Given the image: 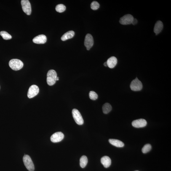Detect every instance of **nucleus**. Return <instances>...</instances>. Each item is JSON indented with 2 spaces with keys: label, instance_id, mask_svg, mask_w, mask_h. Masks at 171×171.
Returning a JSON list of instances; mask_svg holds the SVG:
<instances>
[{
  "label": "nucleus",
  "instance_id": "b1692460",
  "mask_svg": "<svg viewBox=\"0 0 171 171\" xmlns=\"http://www.w3.org/2000/svg\"><path fill=\"white\" fill-rule=\"evenodd\" d=\"M100 7V4L97 1L93 2L91 4V7L92 10H96Z\"/></svg>",
  "mask_w": 171,
  "mask_h": 171
},
{
  "label": "nucleus",
  "instance_id": "1a4fd4ad",
  "mask_svg": "<svg viewBox=\"0 0 171 171\" xmlns=\"http://www.w3.org/2000/svg\"><path fill=\"white\" fill-rule=\"evenodd\" d=\"M94 44V40L92 36L90 34L86 35L84 41V45L89 50L91 48Z\"/></svg>",
  "mask_w": 171,
  "mask_h": 171
},
{
  "label": "nucleus",
  "instance_id": "f8f14e48",
  "mask_svg": "<svg viewBox=\"0 0 171 171\" xmlns=\"http://www.w3.org/2000/svg\"><path fill=\"white\" fill-rule=\"evenodd\" d=\"M47 38L45 35H40L35 37L33 39V42L38 44H44L47 41Z\"/></svg>",
  "mask_w": 171,
  "mask_h": 171
},
{
  "label": "nucleus",
  "instance_id": "f257e3e1",
  "mask_svg": "<svg viewBox=\"0 0 171 171\" xmlns=\"http://www.w3.org/2000/svg\"><path fill=\"white\" fill-rule=\"evenodd\" d=\"M57 74L55 70H49L47 73V82L49 86H52L56 82Z\"/></svg>",
  "mask_w": 171,
  "mask_h": 171
},
{
  "label": "nucleus",
  "instance_id": "4be33fe9",
  "mask_svg": "<svg viewBox=\"0 0 171 171\" xmlns=\"http://www.w3.org/2000/svg\"><path fill=\"white\" fill-rule=\"evenodd\" d=\"M151 145L150 144H147L142 148V151L143 153H146L151 151Z\"/></svg>",
  "mask_w": 171,
  "mask_h": 171
},
{
  "label": "nucleus",
  "instance_id": "423d86ee",
  "mask_svg": "<svg viewBox=\"0 0 171 171\" xmlns=\"http://www.w3.org/2000/svg\"><path fill=\"white\" fill-rule=\"evenodd\" d=\"M21 4L24 12L27 15H31V8L29 1L28 0H22L21 1Z\"/></svg>",
  "mask_w": 171,
  "mask_h": 171
},
{
  "label": "nucleus",
  "instance_id": "7ed1b4c3",
  "mask_svg": "<svg viewBox=\"0 0 171 171\" xmlns=\"http://www.w3.org/2000/svg\"><path fill=\"white\" fill-rule=\"evenodd\" d=\"M23 161L25 167L29 171H34L35 168L34 164L30 156L28 155L24 156Z\"/></svg>",
  "mask_w": 171,
  "mask_h": 171
},
{
  "label": "nucleus",
  "instance_id": "dca6fc26",
  "mask_svg": "<svg viewBox=\"0 0 171 171\" xmlns=\"http://www.w3.org/2000/svg\"><path fill=\"white\" fill-rule=\"evenodd\" d=\"M109 141L111 145L118 147H122L124 146V144L122 141L116 139H110Z\"/></svg>",
  "mask_w": 171,
  "mask_h": 171
},
{
  "label": "nucleus",
  "instance_id": "a211bd4d",
  "mask_svg": "<svg viewBox=\"0 0 171 171\" xmlns=\"http://www.w3.org/2000/svg\"><path fill=\"white\" fill-rule=\"evenodd\" d=\"M112 110V107L110 104L107 103L103 105V113L105 114H108Z\"/></svg>",
  "mask_w": 171,
  "mask_h": 171
},
{
  "label": "nucleus",
  "instance_id": "393cba45",
  "mask_svg": "<svg viewBox=\"0 0 171 171\" xmlns=\"http://www.w3.org/2000/svg\"><path fill=\"white\" fill-rule=\"evenodd\" d=\"M137 19H133V21H132V25H135L137 23Z\"/></svg>",
  "mask_w": 171,
  "mask_h": 171
},
{
  "label": "nucleus",
  "instance_id": "9d476101",
  "mask_svg": "<svg viewBox=\"0 0 171 171\" xmlns=\"http://www.w3.org/2000/svg\"><path fill=\"white\" fill-rule=\"evenodd\" d=\"M64 137V135L61 132H56L53 135L50 137L51 141L53 143H57L59 142Z\"/></svg>",
  "mask_w": 171,
  "mask_h": 171
},
{
  "label": "nucleus",
  "instance_id": "6e6552de",
  "mask_svg": "<svg viewBox=\"0 0 171 171\" xmlns=\"http://www.w3.org/2000/svg\"><path fill=\"white\" fill-rule=\"evenodd\" d=\"M134 19L133 16L130 14H127L121 17L120 19L119 22L123 25H128L132 24Z\"/></svg>",
  "mask_w": 171,
  "mask_h": 171
},
{
  "label": "nucleus",
  "instance_id": "6ab92c4d",
  "mask_svg": "<svg viewBox=\"0 0 171 171\" xmlns=\"http://www.w3.org/2000/svg\"><path fill=\"white\" fill-rule=\"evenodd\" d=\"M88 163L87 158L85 156H83L80 159V165L82 168H84L87 165Z\"/></svg>",
  "mask_w": 171,
  "mask_h": 171
},
{
  "label": "nucleus",
  "instance_id": "ddd939ff",
  "mask_svg": "<svg viewBox=\"0 0 171 171\" xmlns=\"http://www.w3.org/2000/svg\"><path fill=\"white\" fill-rule=\"evenodd\" d=\"M163 28V24L161 21L156 22L155 25L154 29V32L156 35H158L162 31Z\"/></svg>",
  "mask_w": 171,
  "mask_h": 171
},
{
  "label": "nucleus",
  "instance_id": "5701e85b",
  "mask_svg": "<svg viewBox=\"0 0 171 171\" xmlns=\"http://www.w3.org/2000/svg\"><path fill=\"white\" fill-rule=\"evenodd\" d=\"M89 98L91 100H95L98 98V95L94 91H91L89 93Z\"/></svg>",
  "mask_w": 171,
  "mask_h": 171
},
{
  "label": "nucleus",
  "instance_id": "412c9836",
  "mask_svg": "<svg viewBox=\"0 0 171 171\" xmlns=\"http://www.w3.org/2000/svg\"><path fill=\"white\" fill-rule=\"evenodd\" d=\"M66 7L64 5L60 4L57 5L56 6V10L57 12L61 13L64 12L66 10Z\"/></svg>",
  "mask_w": 171,
  "mask_h": 171
},
{
  "label": "nucleus",
  "instance_id": "20e7f679",
  "mask_svg": "<svg viewBox=\"0 0 171 171\" xmlns=\"http://www.w3.org/2000/svg\"><path fill=\"white\" fill-rule=\"evenodd\" d=\"M73 117L75 122L79 125L84 124V120L80 112L76 109H73L72 111Z\"/></svg>",
  "mask_w": 171,
  "mask_h": 171
},
{
  "label": "nucleus",
  "instance_id": "2eb2a0df",
  "mask_svg": "<svg viewBox=\"0 0 171 171\" xmlns=\"http://www.w3.org/2000/svg\"><path fill=\"white\" fill-rule=\"evenodd\" d=\"M101 164L105 168H108L111 165V160L108 156H105L101 158Z\"/></svg>",
  "mask_w": 171,
  "mask_h": 171
},
{
  "label": "nucleus",
  "instance_id": "f3484780",
  "mask_svg": "<svg viewBox=\"0 0 171 171\" xmlns=\"http://www.w3.org/2000/svg\"><path fill=\"white\" fill-rule=\"evenodd\" d=\"M75 35L74 32L71 31L67 32L62 36L61 39L62 41H65L66 40L71 39L73 38Z\"/></svg>",
  "mask_w": 171,
  "mask_h": 171
},
{
  "label": "nucleus",
  "instance_id": "9b49d317",
  "mask_svg": "<svg viewBox=\"0 0 171 171\" xmlns=\"http://www.w3.org/2000/svg\"><path fill=\"white\" fill-rule=\"evenodd\" d=\"M147 124L146 121L142 119L136 120L133 121L132 123V126L137 128L144 127L146 126Z\"/></svg>",
  "mask_w": 171,
  "mask_h": 171
},
{
  "label": "nucleus",
  "instance_id": "39448f33",
  "mask_svg": "<svg viewBox=\"0 0 171 171\" xmlns=\"http://www.w3.org/2000/svg\"><path fill=\"white\" fill-rule=\"evenodd\" d=\"M130 87L132 90L137 91L141 90L143 87V85L141 81L136 78L132 81Z\"/></svg>",
  "mask_w": 171,
  "mask_h": 171
},
{
  "label": "nucleus",
  "instance_id": "a878e982",
  "mask_svg": "<svg viewBox=\"0 0 171 171\" xmlns=\"http://www.w3.org/2000/svg\"><path fill=\"white\" fill-rule=\"evenodd\" d=\"M104 66L105 67L108 66V64H107V62H105V63H104Z\"/></svg>",
  "mask_w": 171,
  "mask_h": 171
},
{
  "label": "nucleus",
  "instance_id": "cd10ccee",
  "mask_svg": "<svg viewBox=\"0 0 171 171\" xmlns=\"http://www.w3.org/2000/svg\"></svg>",
  "mask_w": 171,
  "mask_h": 171
},
{
  "label": "nucleus",
  "instance_id": "bb28decb",
  "mask_svg": "<svg viewBox=\"0 0 171 171\" xmlns=\"http://www.w3.org/2000/svg\"><path fill=\"white\" fill-rule=\"evenodd\" d=\"M59 80V77H57V81H58Z\"/></svg>",
  "mask_w": 171,
  "mask_h": 171
},
{
  "label": "nucleus",
  "instance_id": "f03ea898",
  "mask_svg": "<svg viewBox=\"0 0 171 171\" xmlns=\"http://www.w3.org/2000/svg\"><path fill=\"white\" fill-rule=\"evenodd\" d=\"M9 66L12 70L17 71L21 69L23 67V62L18 59H12L9 62Z\"/></svg>",
  "mask_w": 171,
  "mask_h": 171
},
{
  "label": "nucleus",
  "instance_id": "0eeeda50",
  "mask_svg": "<svg viewBox=\"0 0 171 171\" xmlns=\"http://www.w3.org/2000/svg\"><path fill=\"white\" fill-rule=\"evenodd\" d=\"M39 89L37 85H31L29 89L27 96L29 98H33L39 93Z\"/></svg>",
  "mask_w": 171,
  "mask_h": 171
},
{
  "label": "nucleus",
  "instance_id": "aec40b11",
  "mask_svg": "<svg viewBox=\"0 0 171 171\" xmlns=\"http://www.w3.org/2000/svg\"><path fill=\"white\" fill-rule=\"evenodd\" d=\"M0 35L2 37L3 39L6 40H10L12 39V36L7 32L1 31L0 32Z\"/></svg>",
  "mask_w": 171,
  "mask_h": 171
},
{
  "label": "nucleus",
  "instance_id": "4468645a",
  "mask_svg": "<svg viewBox=\"0 0 171 171\" xmlns=\"http://www.w3.org/2000/svg\"><path fill=\"white\" fill-rule=\"evenodd\" d=\"M108 66L110 68H114L117 64V60L116 57H112L109 58L107 62Z\"/></svg>",
  "mask_w": 171,
  "mask_h": 171
}]
</instances>
